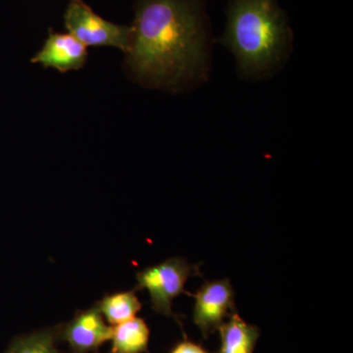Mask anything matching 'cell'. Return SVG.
Here are the masks:
<instances>
[{"mask_svg": "<svg viewBox=\"0 0 353 353\" xmlns=\"http://www.w3.org/2000/svg\"><path fill=\"white\" fill-rule=\"evenodd\" d=\"M68 34L81 43L94 48L110 46L129 52L132 26L114 24L92 11L83 0H70L64 16Z\"/></svg>", "mask_w": 353, "mask_h": 353, "instance_id": "cell-4", "label": "cell"}, {"mask_svg": "<svg viewBox=\"0 0 353 353\" xmlns=\"http://www.w3.org/2000/svg\"><path fill=\"white\" fill-rule=\"evenodd\" d=\"M95 306L110 326H116L136 317L143 305L134 290H130L105 296Z\"/></svg>", "mask_w": 353, "mask_h": 353, "instance_id": "cell-10", "label": "cell"}, {"mask_svg": "<svg viewBox=\"0 0 353 353\" xmlns=\"http://www.w3.org/2000/svg\"><path fill=\"white\" fill-rule=\"evenodd\" d=\"M220 41L234 53L243 75L257 78L285 59L292 31L278 0H231Z\"/></svg>", "mask_w": 353, "mask_h": 353, "instance_id": "cell-2", "label": "cell"}, {"mask_svg": "<svg viewBox=\"0 0 353 353\" xmlns=\"http://www.w3.org/2000/svg\"><path fill=\"white\" fill-rule=\"evenodd\" d=\"M170 353H209L201 345L190 341L188 339L176 343Z\"/></svg>", "mask_w": 353, "mask_h": 353, "instance_id": "cell-12", "label": "cell"}, {"mask_svg": "<svg viewBox=\"0 0 353 353\" xmlns=\"http://www.w3.org/2000/svg\"><path fill=\"white\" fill-rule=\"evenodd\" d=\"M190 296L194 299L192 321L204 339L218 331L230 314L236 311L234 290L228 278L205 282Z\"/></svg>", "mask_w": 353, "mask_h": 353, "instance_id": "cell-5", "label": "cell"}, {"mask_svg": "<svg viewBox=\"0 0 353 353\" xmlns=\"http://www.w3.org/2000/svg\"><path fill=\"white\" fill-rule=\"evenodd\" d=\"M57 329H46L18 336L4 353H64L57 347Z\"/></svg>", "mask_w": 353, "mask_h": 353, "instance_id": "cell-11", "label": "cell"}, {"mask_svg": "<svg viewBox=\"0 0 353 353\" xmlns=\"http://www.w3.org/2000/svg\"><path fill=\"white\" fill-rule=\"evenodd\" d=\"M199 266L201 264H190L181 257L166 259L138 272L136 290H145L150 294L153 310L158 314L174 318L182 327L178 316L173 312L172 303L180 294L190 296L185 285L190 277L199 276Z\"/></svg>", "mask_w": 353, "mask_h": 353, "instance_id": "cell-3", "label": "cell"}, {"mask_svg": "<svg viewBox=\"0 0 353 353\" xmlns=\"http://www.w3.org/2000/svg\"><path fill=\"white\" fill-rule=\"evenodd\" d=\"M87 48L70 34H59L50 30L43 48L32 58V63L43 68H54L61 73L80 70L87 63Z\"/></svg>", "mask_w": 353, "mask_h": 353, "instance_id": "cell-7", "label": "cell"}, {"mask_svg": "<svg viewBox=\"0 0 353 353\" xmlns=\"http://www.w3.org/2000/svg\"><path fill=\"white\" fill-rule=\"evenodd\" d=\"M58 338L66 341L73 353L97 352L110 341L112 326L97 306L80 311L71 321L57 330Z\"/></svg>", "mask_w": 353, "mask_h": 353, "instance_id": "cell-6", "label": "cell"}, {"mask_svg": "<svg viewBox=\"0 0 353 353\" xmlns=\"http://www.w3.org/2000/svg\"><path fill=\"white\" fill-rule=\"evenodd\" d=\"M150 334L145 320L137 316L112 326L110 353H148Z\"/></svg>", "mask_w": 353, "mask_h": 353, "instance_id": "cell-9", "label": "cell"}, {"mask_svg": "<svg viewBox=\"0 0 353 353\" xmlns=\"http://www.w3.org/2000/svg\"><path fill=\"white\" fill-rule=\"evenodd\" d=\"M220 347L216 353H253L259 341V327L250 324L234 311L218 329Z\"/></svg>", "mask_w": 353, "mask_h": 353, "instance_id": "cell-8", "label": "cell"}, {"mask_svg": "<svg viewBox=\"0 0 353 353\" xmlns=\"http://www.w3.org/2000/svg\"><path fill=\"white\" fill-rule=\"evenodd\" d=\"M127 65L139 82L175 88L201 77L208 58L203 0H137Z\"/></svg>", "mask_w": 353, "mask_h": 353, "instance_id": "cell-1", "label": "cell"}]
</instances>
